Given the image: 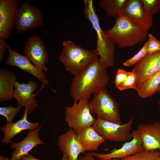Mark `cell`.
Instances as JSON below:
<instances>
[{"instance_id": "obj_1", "label": "cell", "mask_w": 160, "mask_h": 160, "mask_svg": "<svg viewBox=\"0 0 160 160\" xmlns=\"http://www.w3.org/2000/svg\"><path fill=\"white\" fill-rule=\"evenodd\" d=\"M100 58L79 73L74 75L70 86V95L74 101L90 98L91 95L107 85L110 80Z\"/></svg>"}, {"instance_id": "obj_2", "label": "cell", "mask_w": 160, "mask_h": 160, "mask_svg": "<svg viewBox=\"0 0 160 160\" xmlns=\"http://www.w3.org/2000/svg\"><path fill=\"white\" fill-rule=\"evenodd\" d=\"M115 20L114 26L104 32L119 48L133 47L146 40L148 31L135 26L122 15Z\"/></svg>"}, {"instance_id": "obj_3", "label": "cell", "mask_w": 160, "mask_h": 160, "mask_svg": "<svg viewBox=\"0 0 160 160\" xmlns=\"http://www.w3.org/2000/svg\"><path fill=\"white\" fill-rule=\"evenodd\" d=\"M83 13L96 31L97 36L96 49L99 53L100 58L106 68L113 66L116 44L102 29L99 18L95 11L93 0L84 1Z\"/></svg>"}, {"instance_id": "obj_4", "label": "cell", "mask_w": 160, "mask_h": 160, "mask_svg": "<svg viewBox=\"0 0 160 160\" xmlns=\"http://www.w3.org/2000/svg\"><path fill=\"white\" fill-rule=\"evenodd\" d=\"M63 45L59 59L66 71L74 76L83 71L99 56L96 49H84L71 40L64 41Z\"/></svg>"}, {"instance_id": "obj_5", "label": "cell", "mask_w": 160, "mask_h": 160, "mask_svg": "<svg viewBox=\"0 0 160 160\" xmlns=\"http://www.w3.org/2000/svg\"><path fill=\"white\" fill-rule=\"evenodd\" d=\"M89 106L91 113L96 114L97 117L121 124L119 104L108 92L106 86L94 94Z\"/></svg>"}, {"instance_id": "obj_6", "label": "cell", "mask_w": 160, "mask_h": 160, "mask_svg": "<svg viewBox=\"0 0 160 160\" xmlns=\"http://www.w3.org/2000/svg\"><path fill=\"white\" fill-rule=\"evenodd\" d=\"M89 99L84 98L74 101L72 105L65 108V121L69 127L76 133L92 126L95 121L90 111Z\"/></svg>"}, {"instance_id": "obj_7", "label": "cell", "mask_w": 160, "mask_h": 160, "mask_svg": "<svg viewBox=\"0 0 160 160\" xmlns=\"http://www.w3.org/2000/svg\"><path fill=\"white\" fill-rule=\"evenodd\" d=\"M133 122L132 118L122 124L97 117L92 127L105 140L125 143L132 139Z\"/></svg>"}, {"instance_id": "obj_8", "label": "cell", "mask_w": 160, "mask_h": 160, "mask_svg": "<svg viewBox=\"0 0 160 160\" xmlns=\"http://www.w3.org/2000/svg\"><path fill=\"white\" fill-rule=\"evenodd\" d=\"M44 18L41 10L24 2L18 8L15 26L18 33H22L28 29H35L41 26Z\"/></svg>"}, {"instance_id": "obj_9", "label": "cell", "mask_w": 160, "mask_h": 160, "mask_svg": "<svg viewBox=\"0 0 160 160\" xmlns=\"http://www.w3.org/2000/svg\"><path fill=\"white\" fill-rule=\"evenodd\" d=\"M132 139L125 142L120 148H114L109 153L102 154L94 152H90L98 159L110 160L114 159H121L145 150L141 138L136 130L132 132Z\"/></svg>"}, {"instance_id": "obj_10", "label": "cell", "mask_w": 160, "mask_h": 160, "mask_svg": "<svg viewBox=\"0 0 160 160\" xmlns=\"http://www.w3.org/2000/svg\"><path fill=\"white\" fill-rule=\"evenodd\" d=\"M120 15L126 17L135 26L148 31L152 27V17L144 11L140 0H128Z\"/></svg>"}, {"instance_id": "obj_11", "label": "cell", "mask_w": 160, "mask_h": 160, "mask_svg": "<svg viewBox=\"0 0 160 160\" xmlns=\"http://www.w3.org/2000/svg\"><path fill=\"white\" fill-rule=\"evenodd\" d=\"M25 55L39 69L46 71L45 64L48 61V54L40 36L33 35L27 40L24 48Z\"/></svg>"}, {"instance_id": "obj_12", "label": "cell", "mask_w": 160, "mask_h": 160, "mask_svg": "<svg viewBox=\"0 0 160 160\" xmlns=\"http://www.w3.org/2000/svg\"><path fill=\"white\" fill-rule=\"evenodd\" d=\"M17 0H0V38L7 39L13 31Z\"/></svg>"}, {"instance_id": "obj_13", "label": "cell", "mask_w": 160, "mask_h": 160, "mask_svg": "<svg viewBox=\"0 0 160 160\" xmlns=\"http://www.w3.org/2000/svg\"><path fill=\"white\" fill-rule=\"evenodd\" d=\"M7 47L9 55L4 61L6 65L17 67L36 77L44 84H47L48 81L43 71L32 63L30 60L26 55H23L16 52L8 44Z\"/></svg>"}, {"instance_id": "obj_14", "label": "cell", "mask_w": 160, "mask_h": 160, "mask_svg": "<svg viewBox=\"0 0 160 160\" xmlns=\"http://www.w3.org/2000/svg\"><path fill=\"white\" fill-rule=\"evenodd\" d=\"M133 69L136 75L137 89L139 86L160 70V52L152 54H147L135 65Z\"/></svg>"}, {"instance_id": "obj_15", "label": "cell", "mask_w": 160, "mask_h": 160, "mask_svg": "<svg viewBox=\"0 0 160 160\" xmlns=\"http://www.w3.org/2000/svg\"><path fill=\"white\" fill-rule=\"evenodd\" d=\"M38 87L37 83L33 80L26 84L17 81L15 82L13 98L17 100L18 105L24 107L29 113L34 111L38 107L33 94Z\"/></svg>"}, {"instance_id": "obj_16", "label": "cell", "mask_w": 160, "mask_h": 160, "mask_svg": "<svg viewBox=\"0 0 160 160\" xmlns=\"http://www.w3.org/2000/svg\"><path fill=\"white\" fill-rule=\"evenodd\" d=\"M43 126L42 124L36 129L30 131L22 141L18 143L11 142L10 147L14 151L11 153L10 160H21L22 157L28 155L29 152L34 148L39 145L45 144L38 135L39 132Z\"/></svg>"}, {"instance_id": "obj_17", "label": "cell", "mask_w": 160, "mask_h": 160, "mask_svg": "<svg viewBox=\"0 0 160 160\" xmlns=\"http://www.w3.org/2000/svg\"><path fill=\"white\" fill-rule=\"evenodd\" d=\"M57 143L60 150L67 156L68 160H78L79 155L86 151L77 133L71 129L59 136Z\"/></svg>"}, {"instance_id": "obj_18", "label": "cell", "mask_w": 160, "mask_h": 160, "mask_svg": "<svg viewBox=\"0 0 160 160\" xmlns=\"http://www.w3.org/2000/svg\"><path fill=\"white\" fill-rule=\"evenodd\" d=\"M146 151L160 150V122L139 125L136 130Z\"/></svg>"}, {"instance_id": "obj_19", "label": "cell", "mask_w": 160, "mask_h": 160, "mask_svg": "<svg viewBox=\"0 0 160 160\" xmlns=\"http://www.w3.org/2000/svg\"><path fill=\"white\" fill-rule=\"evenodd\" d=\"M28 112L26 109L22 118L16 122L7 123L1 127L0 131L4 134L1 143L7 145L10 143L12 139L22 131L25 130H32L39 127V123L29 122L27 118Z\"/></svg>"}, {"instance_id": "obj_20", "label": "cell", "mask_w": 160, "mask_h": 160, "mask_svg": "<svg viewBox=\"0 0 160 160\" xmlns=\"http://www.w3.org/2000/svg\"><path fill=\"white\" fill-rule=\"evenodd\" d=\"M16 75L7 68L0 70V101L11 100L13 98Z\"/></svg>"}, {"instance_id": "obj_21", "label": "cell", "mask_w": 160, "mask_h": 160, "mask_svg": "<svg viewBox=\"0 0 160 160\" xmlns=\"http://www.w3.org/2000/svg\"><path fill=\"white\" fill-rule=\"evenodd\" d=\"M77 135L86 151H93L105 141L92 126L84 129L77 133Z\"/></svg>"}, {"instance_id": "obj_22", "label": "cell", "mask_w": 160, "mask_h": 160, "mask_svg": "<svg viewBox=\"0 0 160 160\" xmlns=\"http://www.w3.org/2000/svg\"><path fill=\"white\" fill-rule=\"evenodd\" d=\"M160 85V70L139 86L136 89L139 96L143 98L152 97Z\"/></svg>"}, {"instance_id": "obj_23", "label": "cell", "mask_w": 160, "mask_h": 160, "mask_svg": "<svg viewBox=\"0 0 160 160\" xmlns=\"http://www.w3.org/2000/svg\"><path fill=\"white\" fill-rule=\"evenodd\" d=\"M128 0H100L99 6L108 16L116 18L120 15Z\"/></svg>"}, {"instance_id": "obj_24", "label": "cell", "mask_w": 160, "mask_h": 160, "mask_svg": "<svg viewBox=\"0 0 160 160\" xmlns=\"http://www.w3.org/2000/svg\"><path fill=\"white\" fill-rule=\"evenodd\" d=\"M160 157V151L144 150L135 154L121 159V160H157Z\"/></svg>"}, {"instance_id": "obj_25", "label": "cell", "mask_w": 160, "mask_h": 160, "mask_svg": "<svg viewBox=\"0 0 160 160\" xmlns=\"http://www.w3.org/2000/svg\"><path fill=\"white\" fill-rule=\"evenodd\" d=\"M145 12L152 17L160 11V0H140Z\"/></svg>"}, {"instance_id": "obj_26", "label": "cell", "mask_w": 160, "mask_h": 160, "mask_svg": "<svg viewBox=\"0 0 160 160\" xmlns=\"http://www.w3.org/2000/svg\"><path fill=\"white\" fill-rule=\"evenodd\" d=\"M148 44L147 41L145 43L142 48L136 54L123 63L124 66L129 67L135 65L147 55L148 53Z\"/></svg>"}, {"instance_id": "obj_27", "label": "cell", "mask_w": 160, "mask_h": 160, "mask_svg": "<svg viewBox=\"0 0 160 160\" xmlns=\"http://www.w3.org/2000/svg\"><path fill=\"white\" fill-rule=\"evenodd\" d=\"M22 107L18 105L16 107L8 106L0 108V114L5 117L7 123H11L15 116L19 113Z\"/></svg>"}, {"instance_id": "obj_28", "label": "cell", "mask_w": 160, "mask_h": 160, "mask_svg": "<svg viewBox=\"0 0 160 160\" xmlns=\"http://www.w3.org/2000/svg\"><path fill=\"white\" fill-rule=\"evenodd\" d=\"M137 76L135 72L132 69L124 81L120 84L117 88L120 91H123L129 89H137Z\"/></svg>"}, {"instance_id": "obj_29", "label": "cell", "mask_w": 160, "mask_h": 160, "mask_svg": "<svg viewBox=\"0 0 160 160\" xmlns=\"http://www.w3.org/2000/svg\"><path fill=\"white\" fill-rule=\"evenodd\" d=\"M148 36V54H152L160 52V41L151 34H149Z\"/></svg>"}, {"instance_id": "obj_30", "label": "cell", "mask_w": 160, "mask_h": 160, "mask_svg": "<svg viewBox=\"0 0 160 160\" xmlns=\"http://www.w3.org/2000/svg\"><path fill=\"white\" fill-rule=\"evenodd\" d=\"M130 73V72H127L121 69H119L117 71L114 81V84L116 88L124 81Z\"/></svg>"}, {"instance_id": "obj_31", "label": "cell", "mask_w": 160, "mask_h": 160, "mask_svg": "<svg viewBox=\"0 0 160 160\" xmlns=\"http://www.w3.org/2000/svg\"><path fill=\"white\" fill-rule=\"evenodd\" d=\"M6 40L0 38V62H1L4 58L7 50V43Z\"/></svg>"}, {"instance_id": "obj_32", "label": "cell", "mask_w": 160, "mask_h": 160, "mask_svg": "<svg viewBox=\"0 0 160 160\" xmlns=\"http://www.w3.org/2000/svg\"><path fill=\"white\" fill-rule=\"evenodd\" d=\"M21 160H40L36 158L33 155L30 154L23 157ZM61 160H68L67 156L65 154L63 153V155Z\"/></svg>"}, {"instance_id": "obj_33", "label": "cell", "mask_w": 160, "mask_h": 160, "mask_svg": "<svg viewBox=\"0 0 160 160\" xmlns=\"http://www.w3.org/2000/svg\"><path fill=\"white\" fill-rule=\"evenodd\" d=\"M95 158L90 152L87 153L84 156L78 158V160H96Z\"/></svg>"}, {"instance_id": "obj_34", "label": "cell", "mask_w": 160, "mask_h": 160, "mask_svg": "<svg viewBox=\"0 0 160 160\" xmlns=\"http://www.w3.org/2000/svg\"><path fill=\"white\" fill-rule=\"evenodd\" d=\"M0 160H10L8 157L6 156H3L1 155L0 156Z\"/></svg>"}, {"instance_id": "obj_35", "label": "cell", "mask_w": 160, "mask_h": 160, "mask_svg": "<svg viewBox=\"0 0 160 160\" xmlns=\"http://www.w3.org/2000/svg\"><path fill=\"white\" fill-rule=\"evenodd\" d=\"M160 92V85L158 88L157 92L158 93Z\"/></svg>"}, {"instance_id": "obj_36", "label": "cell", "mask_w": 160, "mask_h": 160, "mask_svg": "<svg viewBox=\"0 0 160 160\" xmlns=\"http://www.w3.org/2000/svg\"><path fill=\"white\" fill-rule=\"evenodd\" d=\"M158 105L160 108V99L159 100L158 103Z\"/></svg>"}, {"instance_id": "obj_37", "label": "cell", "mask_w": 160, "mask_h": 160, "mask_svg": "<svg viewBox=\"0 0 160 160\" xmlns=\"http://www.w3.org/2000/svg\"><path fill=\"white\" fill-rule=\"evenodd\" d=\"M98 160H102L100 159H98ZM119 160V159H111V160Z\"/></svg>"}, {"instance_id": "obj_38", "label": "cell", "mask_w": 160, "mask_h": 160, "mask_svg": "<svg viewBox=\"0 0 160 160\" xmlns=\"http://www.w3.org/2000/svg\"><path fill=\"white\" fill-rule=\"evenodd\" d=\"M157 160H160V157L159 158H158Z\"/></svg>"}, {"instance_id": "obj_39", "label": "cell", "mask_w": 160, "mask_h": 160, "mask_svg": "<svg viewBox=\"0 0 160 160\" xmlns=\"http://www.w3.org/2000/svg\"><path fill=\"white\" fill-rule=\"evenodd\" d=\"M159 151H160V150H159Z\"/></svg>"}]
</instances>
